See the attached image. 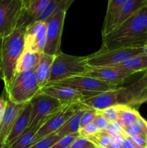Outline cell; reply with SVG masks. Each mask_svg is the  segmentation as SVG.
I'll list each match as a JSON object with an SVG mask.
<instances>
[{
	"label": "cell",
	"instance_id": "cell-35",
	"mask_svg": "<svg viewBox=\"0 0 147 148\" xmlns=\"http://www.w3.org/2000/svg\"><path fill=\"white\" fill-rule=\"evenodd\" d=\"M105 132H106L107 133H108L110 135L112 136V137H114V136L116 135H120V134H123V135H125L123 130H122V127H121L117 122L110 123L108 128L105 130Z\"/></svg>",
	"mask_w": 147,
	"mask_h": 148
},
{
	"label": "cell",
	"instance_id": "cell-22",
	"mask_svg": "<svg viewBox=\"0 0 147 148\" xmlns=\"http://www.w3.org/2000/svg\"><path fill=\"white\" fill-rule=\"evenodd\" d=\"M146 4L147 0H125L121 9L118 27L138 12Z\"/></svg>",
	"mask_w": 147,
	"mask_h": 148
},
{
	"label": "cell",
	"instance_id": "cell-21",
	"mask_svg": "<svg viewBox=\"0 0 147 148\" xmlns=\"http://www.w3.org/2000/svg\"><path fill=\"white\" fill-rule=\"evenodd\" d=\"M50 0H26L25 17L27 27L35 22L36 19L45 10Z\"/></svg>",
	"mask_w": 147,
	"mask_h": 148
},
{
	"label": "cell",
	"instance_id": "cell-12",
	"mask_svg": "<svg viewBox=\"0 0 147 148\" xmlns=\"http://www.w3.org/2000/svg\"><path fill=\"white\" fill-rule=\"evenodd\" d=\"M47 21H37L29 25L24 33V50L43 53L46 43Z\"/></svg>",
	"mask_w": 147,
	"mask_h": 148
},
{
	"label": "cell",
	"instance_id": "cell-15",
	"mask_svg": "<svg viewBox=\"0 0 147 148\" xmlns=\"http://www.w3.org/2000/svg\"><path fill=\"white\" fill-rule=\"evenodd\" d=\"M26 105L27 103H14L7 99V106L0 126V142L3 144L5 143L6 140L14 127L17 118Z\"/></svg>",
	"mask_w": 147,
	"mask_h": 148
},
{
	"label": "cell",
	"instance_id": "cell-41",
	"mask_svg": "<svg viewBox=\"0 0 147 148\" xmlns=\"http://www.w3.org/2000/svg\"><path fill=\"white\" fill-rule=\"evenodd\" d=\"M0 148H4V144L0 142Z\"/></svg>",
	"mask_w": 147,
	"mask_h": 148
},
{
	"label": "cell",
	"instance_id": "cell-19",
	"mask_svg": "<svg viewBox=\"0 0 147 148\" xmlns=\"http://www.w3.org/2000/svg\"><path fill=\"white\" fill-rule=\"evenodd\" d=\"M40 53L24 50L16 66V74L27 71H35L39 63Z\"/></svg>",
	"mask_w": 147,
	"mask_h": 148
},
{
	"label": "cell",
	"instance_id": "cell-14",
	"mask_svg": "<svg viewBox=\"0 0 147 148\" xmlns=\"http://www.w3.org/2000/svg\"><path fill=\"white\" fill-rule=\"evenodd\" d=\"M40 93L46 94L61 103L62 106L69 105L72 103L82 102L85 99L82 94L69 87L63 86L58 85H46L41 88L40 90Z\"/></svg>",
	"mask_w": 147,
	"mask_h": 148
},
{
	"label": "cell",
	"instance_id": "cell-45",
	"mask_svg": "<svg viewBox=\"0 0 147 148\" xmlns=\"http://www.w3.org/2000/svg\"><path fill=\"white\" fill-rule=\"evenodd\" d=\"M1 0H0V2H1Z\"/></svg>",
	"mask_w": 147,
	"mask_h": 148
},
{
	"label": "cell",
	"instance_id": "cell-39",
	"mask_svg": "<svg viewBox=\"0 0 147 148\" xmlns=\"http://www.w3.org/2000/svg\"><path fill=\"white\" fill-rule=\"evenodd\" d=\"M7 99H5L4 97L1 96L0 98V126H1V121H2L3 116H4V111H5L6 106H7Z\"/></svg>",
	"mask_w": 147,
	"mask_h": 148
},
{
	"label": "cell",
	"instance_id": "cell-6",
	"mask_svg": "<svg viewBox=\"0 0 147 148\" xmlns=\"http://www.w3.org/2000/svg\"><path fill=\"white\" fill-rule=\"evenodd\" d=\"M40 90L35 72L27 71L16 74L6 94L7 99L12 103L24 104L30 102Z\"/></svg>",
	"mask_w": 147,
	"mask_h": 148
},
{
	"label": "cell",
	"instance_id": "cell-20",
	"mask_svg": "<svg viewBox=\"0 0 147 148\" xmlns=\"http://www.w3.org/2000/svg\"><path fill=\"white\" fill-rule=\"evenodd\" d=\"M111 67L131 71L135 74L144 72L147 70V52L133 56L122 63L118 64Z\"/></svg>",
	"mask_w": 147,
	"mask_h": 148
},
{
	"label": "cell",
	"instance_id": "cell-23",
	"mask_svg": "<svg viewBox=\"0 0 147 148\" xmlns=\"http://www.w3.org/2000/svg\"><path fill=\"white\" fill-rule=\"evenodd\" d=\"M141 117L138 110L129 106L122 105L117 123L124 130L135 124Z\"/></svg>",
	"mask_w": 147,
	"mask_h": 148
},
{
	"label": "cell",
	"instance_id": "cell-30",
	"mask_svg": "<svg viewBox=\"0 0 147 148\" xmlns=\"http://www.w3.org/2000/svg\"><path fill=\"white\" fill-rule=\"evenodd\" d=\"M61 139V138L59 137L56 132L52 133V134L43 137V139L37 141V143L30 146L29 148H50Z\"/></svg>",
	"mask_w": 147,
	"mask_h": 148
},
{
	"label": "cell",
	"instance_id": "cell-40",
	"mask_svg": "<svg viewBox=\"0 0 147 148\" xmlns=\"http://www.w3.org/2000/svg\"><path fill=\"white\" fill-rule=\"evenodd\" d=\"M121 148H133V143L127 137L124 139Z\"/></svg>",
	"mask_w": 147,
	"mask_h": 148
},
{
	"label": "cell",
	"instance_id": "cell-2",
	"mask_svg": "<svg viewBox=\"0 0 147 148\" xmlns=\"http://www.w3.org/2000/svg\"><path fill=\"white\" fill-rule=\"evenodd\" d=\"M25 26H22L0 40V78L5 92L10 89L16 75L17 62L24 50Z\"/></svg>",
	"mask_w": 147,
	"mask_h": 148
},
{
	"label": "cell",
	"instance_id": "cell-37",
	"mask_svg": "<svg viewBox=\"0 0 147 148\" xmlns=\"http://www.w3.org/2000/svg\"><path fill=\"white\" fill-rule=\"evenodd\" d=\"M125 138V136L123 134H120V135H116L112 137V143L110 145L108 148H121L122 147V142L124 139Z\"/></svg>",
	"mask_w": 147,
	"mask_h": 148
},
{
	"label": "cell",
	"instance_id": "cell-43",
	"mask_svg": "<svg viewBox=\"0 0 147 148\" xmlns=\"http://www.w3.org/2000/svg\"><path fill=\"white\" fill-rule=\"evenodd\" d=\"M145 103H147V99H146V101H145Z\"/></svg>",
	"mask_w": 147,
	"mask_h": 148
},
{
	"label": "cell",
	"instance_id": "cell-13",
	"mask_svg": "<svg viewBox=\"0 0 147 148\" xmlns=\"http://www.w3.org/2000/svg\"><path fill=\"white\" fill-rule=\"evenodd\" d=\"M133 75H135V73L131 71L111 67V66H105V67L89 68L82 75L96 78L108 83L120 86L122 84L124 83L127 78Z\"/></svg>",
	"mask_w": 147,
	"mask_h": 148
},
{
	"label": "cell",
	"instance_id": "cell-29",
	"mask_svg": "<svg viewBox=\"0 0 147 148\" xmlns=\"http://www.w3.org/2000/svg\"><path fill=\"white\" fill-rule=\"evenodd\" d=\"M122 105L114 106L109 107L105 109L96 111L98 114L102 115L109 122V124L110 123H115L118 121L120 112L122 108Z\"/></svg>",
	"mask_w": 147,
	"mask_h": 148
},
{
	"label": "cell",
	"instance_id": "cell-32",
	"mask_svg": "<svg viewBox=\"0 0 147 148\" xmlns=\"http://www.w3.org/2000/svg\"><path fill=\"white\" fill-rule=\"evenodd\" d=\"M96 116V111L92 109V108H87L83 111L82 118H81L80 122V129L84 128L88 124L93 122L95 117Z\"/></svg>",
	"mask_w": 147,
	"mask_h": 148
},
{
	"label": "cell",
	"instance_id": "cell-31",
	"mask_svg": "<svg viewBox=\"0 0 147 148\" xmlns=\"http://www.w3.org/2000/svg\"><path fill=\"white\" fill-rule=\"evenodd\" d=\"M79 136V133L70 134V135L66 136L61 140H59L57 143H55L52 147L50 148H69L73 142Z\"/></svg>",
	"mask_w": 147,
	"mask_h": 148
},
{
	"label": "cell",
	"instance_id": "cell-3",
	"mask_svg": "<svg viewBox=\"0 0 147 148\" xmlns=\"http://www.w3.org/2000/svg\"><path fill=\"white\" fill-rule=\"evenodd\" d=\"M26 0H1L0 2V40L20 27H27Z\"/></svg>",
	"mask_w": 147,
	"mask_h": 148
},
{
	"label": "cell",
	"instance_id": "cell-16",
	"mask_svg": "<svg viewBox=\"0 0 147 148\" xmlns=\"http://www.w3.org/2000/svg\"><path fill=\"white\" fill-rule=\"evenodd\" d=\"M125 0H109L102 27V38L118 27L121 9Z\"/></svg>",
	"mask_w": 147,
	"mask_h": 148
},
{
	"label": "cell",
	"instance_id": "cell-28",
	"mask_svg": "<svg viewBox=\"0 0 147 148\" xmlns=\"http://www.w3.org/2000/svg\"><path fill=\"white\" fill-rule=\"evenodd\" d=\"M63 0H50L47 7L45 8L43 12L36 19L37 21H47L50 17H51L56 12L58 11L61 6Z\"/></svg>",
	"mask_w": 147,
	"mask_h": 148
},
{
	"label": "cell",
	"instance_id": "cell-44",
	"mask_svg": "<svg viewBox=\"0 0 147 148\" xmlns=\"http://www.w3.org/2000/svg\"><path fill=\"white\" fill-rule=\"evenodd\" d=\"M144 148H147V146H146V147H144Z\"/></svg>",
	"mask_w": 147,
	"mask_h": 148
},
{
	"label": "cell",
	"instance_id": "cell-36",
	"mask_svg": "<svg viewBox=\"0 0 147 148\" xmlns=\"http://www.w3.org/2000/svg\"><path fill=\"white\" fill-rule=\"evenodd\" d=\"M93 122L97 126V127L101 131H105L107 130V128H108V125H109V122L102 115L98 114L97 111L96 116H95Z\"/></svg>",
	"mask_w": 147,
	"mask_h": 148
},
{
	"label": "cell",
	"instance_id": "cell-10",
	"mask_svg": "<svg viewBox=\"0 0 147 148\" xmlns=\"http://www.w3.org/2000/svg\"><path fill=\"white\" fill-rule=\"evenodd\" d=\"M30 103L32 110L29 129L44 124L63 107L56 98L40 92L36 95Z\"/></svg>",
	"mask_w": 147,
	"mask_h": 148
},
{
	"label": "cell",
	"instance_id": "cell-46",
	"mask_svg": "<svg viewBox=\"0 0 147 148\" xmlns=\"http://www.w3.org/2000/svg\"><path fill=\"white\" fill-rule=\"evenodd\" d=\"M146 47H147V46H146Z\"/></svg>",
	"mask_w": 147,
	"mask_h": 148
},
{
	"label": "cell",
	"instance_id": "cell-47",
	"mask_svg": "<svg viewBox=\"0 0 147 148\" xmlns=\"http://www.w3.org/2000/svg\"><path fill=\"white\" fill-rule=\"evenodd\" d=\"M146 46H147V45H146Z\"/></svg>",
	"mask_w": 147,
	"mask_h": 148
},
{
	"label": "cell",
	"instance_id": "cell-26",
	"mask_svg": "<svg viewBox=\"0 0 147 148\" xmlns=\"http://www.w3.org/2000/svg\"><path fill=\"white\" fill-rule=\"evenodd\" d=\"M126 137H141L147 140V121L142 116L135 124L123 130Z\"/></svg>",
	"mask_w": 147,
	"mask_h": 148
},
{
	"label": "cell",
	"instance_id": "cell-8",
	"mask_svg": "<svg viewBox=\"0 0 147 148\" xmlns=\"http://www.w3.org/2000/svg\"><path fill=\"white\" fill-rule=\"evenodd\" d=\"M58 85L69 87L83 95L85 99L102 94L108 91L113 90L119 88V85L108 83L96 78L78 75L66 78L60 81L48 83V85Z\"/></svg>",
	"mask_w": 147,
	"mask_h": 148
},
{
	"label": "cell",
	"instance_id": "cell-42",
	"mask_svg": "<svg viewBox=\"0 0 147 148\" xmlns=\"http://www.w3.org/2000/svg\"><path fill=\"white\" fill-rule=\"evenodd\" d=\"M133 148H142V147H139V146H137V145H135L133 144Z\"/></svg>",
	"mask_w": 147,
	"mask_h": 148
},
{
	"label": "cell",
	"instance_id": "cell-18",
	"mask_svg": "<svg viewBox=\"0 0 147 148\" xmlns=\"http://www.w3.org/2000/svg\"><path fill=\"white\" fill-rule=\"evenodd\" d=\"M54 56L41 53L40 61L35 69V75L40 88H43L48 84L50 75L52 64L54 60Z\"/></svg>",
	"mask_w": 147,
	"mask_h": 148
},
{
	"label": "cell",
	"instance_id": "cell-9",
	"mask_svg": "<svg viewBox=\"0 0 147 148\" xmlns=\"http://www.w3.org/2000/svg\"><path fill=\"white\" fill-rule=\"evenodd\" d=\"M147 52V47H124L105 51H97L86 56L89 68L113 66L133 56Z\"/></svg>",
	"mask_w": 147,
	"mask_h": 148
},
{
	"label": "cell",
	"instance_id": "cell-25",
	"mask_svg": "<svg viewBox=\"0 0 147 148\" xmlns=\"http://www.w3.org/2000/svg\"><path fill=\"white\" fill-rule=\"evenodd\" d=\"M43 124L30 128L15 142L7 148H29L35 143V138L38 130Z\"/></svg>",
	"mask_w": 147,
	"mask_h": 148
},
{
	"label": "cell",
	"instance_id": "cell-24",
	"mask_svg": "<svg viewBox=\"0 0 147 148\" xmlns=\"http://www.w3.org/2000/svg\"><path fill=\"white\" fill-rule=\"evenodd\" d=\"M87 108L79 110L61 128L59 129L56 132V133L58 134V136L60 137L61 138H63L66 136L79 132V130H80V122L82 114H83V111Z\"/></svg>",
	"mask_w": 147,
	"mask_h": 148
},
{
	"label": "cell",
	"instance_id": "cell-7",
	"mask_svg": "<svg viewBox=\"0 0 147 148\" xmlns=\"http://www.w3.org/2000/svg\"><path fill=\"white\" fill-rule=\"evenodd\" d=\"M72 3L71 0H63L58 11L47 20L46 43L43 53L55 56L62 52L61 44L65 17Z\"/></svg>",
	"mask_w": 147,
	"mask_h": 148
},
{
	"label": "cell",
	"instance_id": "cell-34",
	"mask_svg": "<svg viewBox=\"0 0 147 148\" xmlns=\"http://www.w3.org/2000/svg\"><path fill=\"white\" fill-rule=\"evenodd\" d=\"M99 131H101V130L98 128L97 126L95 123L92 122L91 124H88L87 126H86L84 128L80 129L78 133L79 134V136L88 138V137L98 133Z\"/></svg>",
	"mask_w": 147,
	"mask_h": 148
},
{
	"label": "cell",
	"instance_id": "cell-1",
	"mask_svg": "<svg viewBox=\"0 0 147 148\" xmlns=\"http://www.w3.org/2000/svg\"><path fill=\"white\" fill-rule=\"evenodd\" d=\"M147 4L102 38L99 51L124 47H146Z\"/></svg>",
	"mask_w": 147,
	"mask_h": 148
},
{
	"label": "cell",
	"instance_id": "cell-5",
	"mask_svg": "<svg viewBox=\"0 0 147 148\" xmlns=\"http://www.w3.org/2000/svg\"><path fill=\"white\" fill-rule=\"evenodd\" d=\"M135 98L136 91L132 83L127 87L120 86L113 90L86 98L82 102L92 109L100 111L118 105H127L131 107Z\"/></svg>",
	"mask_w": 147,
	"mask_h": 148
},
{
	"label": "cell",
	"instance_id": "cell-38",
	"mask_svg": "<svg viewBox=\"0 0 147 148\" xmlns=\"http://www.w3.org/2000/svg\"><path fill=\"white\" fill-rule=\"evenodd\" d=\"M131 143L133 145L137 146L144 148L147 146V140L145 138L141 137H127Z\"/></svg>",
	"mask_w": 147,
	"mask_h": 148
},
{
	"label": "cell",
	"instance_id": "cell-4",
	"mask_svg": "<svg viewBox=\"0 0 147 148\" xmlns=\"http://www.w3.org/2000/svg\"><path fill=\"white\" fill-rule=\"evenodd\" d=\"M89 69L86 56H73L61 52L55 56L48 84L82 75Z\"/></svg>",
	"mask_w": 147,
	"mask_h": 148
},
{
	"label": "cell",
	"instance_id": "cell-11",
	"mask_svg": "<svg viewBox=\"0 0 147 148\" xmlns=\"http://www.w3.org/2000/svg\"><path fill=\"white\" fill-rule=\"evenodd\" d=\"M89 108L82 102L69 104L65 106L61 109L55 114L48 121L45 123L40 128L35 138V143H37L43 137L56 132L61 128L79 110ZM34 143V144H35ZM33 144V145H34Z\"/></svg>",
	"mask_w": 147,
	"mask_h": 148
},
{
	"label": "cell",
	"instance_id": "cell-17",
	"mask_svg": "<svg viewBox=\"0 0 147 148\" xmlns=\"http://www.w3.org/2000/svg\"><path fill=\"white\" fill-rule=\"evenodd\" d=\"M31 103H27L9 134L4 143V148H7L11 145L28 130L30 122V116H31Z\"/></svg>",
	"mask_w": 147,
	"mask_h": 148
},
{
	"label": "cell",
	"instance_id": "cell-33",
	"mask_svg": "<svg viewBox=\"0 0 147 148\" xmlns=\"http://www.w3.org/2000/svg\"><path fill=\"white\" fill-rule=\"evenodd\" d=\"M69 148H97V147L88 138L79 136Z\"/></svg>",
	"mask_w": 147,
	"mask_h": 148
},
{
	"label": "cell",
	"instance_id": "cell-27",
	"mask_svg": "<svg viewBox=\"0 0 147 148\" xmlns=\"http://www.w3.org/2000/svg\"><path fill=\"white\" fill-rule=\"evenodd\" d=\"M97 148H108L112 143V137L105 131H99L97 134L88 137Z\"/></svg>",
	"mask_w": 147,
	"mask_h": 148
}]
</instances>
